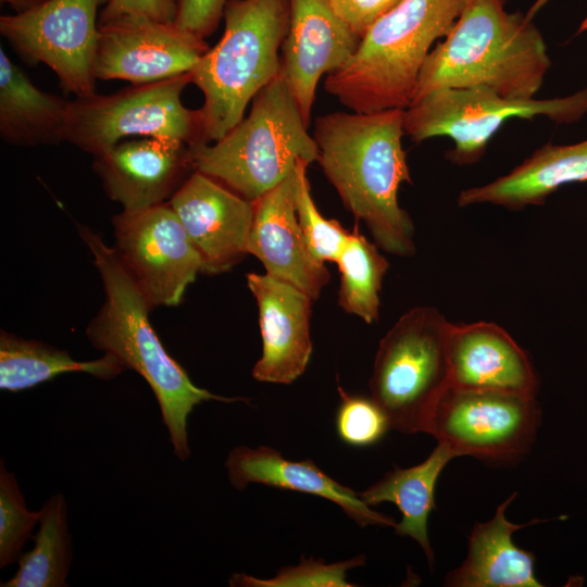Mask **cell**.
Here are the masks:
<instances>
[{
    "mask_svg": "<svg viewBox=\"0 0 587 587\" xmlns=\"http://www.w3.org/2000/svg\"><path fill=\"white\" fill-rule=\"evenodd\" d=\"M404 110L333 112L316 117L317 163L344 207L362 221L374 242L399 257L415 253L414 225L398 202L411 182L402 147Z\"/></svg>",
    "mask_w": 587,
    "mask_h": 587,
    "instance_id": "obj_1",
    "label": "cell"
},
{
    "mask_svg": "<svg viewBox=\"0 0 587 587\" xmlns=\"http://www.w3.org/2000/svg\"><path fill=\"white\" fill-rule=\"evenodd\" d=\"M78 233L93 255L105 295L86 335L96 349L114 355L124 369L134 370L149 384L174 453L180 461H186L190 457L187 421L193 408L203 401L229 403L246 399L218 396L196 386L165 351L149 322L151 310L116 249L109 247L100 234L85 225H78Z\"/></svg>",
    "mask_w": 587,
    "mask_h": 587,
    "instance_id": "obj_2",
    "label": "cell"
},
{
    "mask_svg": "<svg viewBox=\"0 0 587 587\" xmlns=\"http://www.w3.org/2000/svg\"><path fill=\"white\" fill-rule=\"evenodd\" d=\"M508 0H467L449 33L427 55L411 103L441 88L483 86L513 99H532L551 65L546 42Z\"/></svg>",
    "mask_w": 587,
    "mask_h": 587,
    "instance_id": "obj_3",
    "label": "cell"
},
{
    "mask_svg": "<svg viewBox=\"0 0 587 587\" xmlns=\"http://www.w3.org/2000/svg\"><path fill=\"white\" fill-rule=\"evenodd\" d=\"M467 0H401L362 37L324 88L354 112L405 110L423 64L454 25Z\"/></svg>",
    "mask_w": 587,
    "mask_h": 587,
    "instance_id": "obj_4",
    "label": "cell"
},
{
    "mask_svg": "<svg viewBox=\"0 0 587 587\" xmlns=\"http://www.w3.org/2000/svg\"><path fill=\"white\" fill-rule=\"evenodd\" d=\"M223 17L222 38L190 71L204 98L200 111L205 143L233 129L249 102L278 76L290 0H228Z\"/></svg>",
    "mask_w": 587,
    "mask_h": 587,
    "instance_id": "obj_5",
    "label": "cell"
},
{
    "mask_svg": "<svg viewBox=\"0 0 587 587\" xmlns=\"http://www.w3.org/2000/svg\"><path fill=\"white\" fill-rule=\"evenodd\" d=\"M278 74L252 99L250 112L213 145L189 146L195 171L255 201L289 176L298 161H317L313 136Z\"/></svg>",
    "mask_w": 587,
    "mask_h": 587,
    "instance_id": "obj_6",
    "label": "cell"
},
{
    "mask_svg": "<svg viewBox=\"0 0 587 587\" xmlns=\"http://www.w3.org/2000/svg\"><path fill=\"white\" fill-rule=\"evenodd\" d=\"M450 326L436 308L415 307L379 340L369 387L390 428L402 434L424 433L435 405L450 386Z\"/></svg>",
    "mask_w": 587,
    "mask_h": 587,
    "instance_id": "obj_7",
    "label": "cell"
},
{
    "mask_svg": "<svg viewBox=\"0 0 587 587\" xmlns=\"http://www.w3.org/2000/svg\"><path fill=\"white\" fill-rule=\"evenodd\" d=\"M587 113V86L562 98L513 99L483 87L436 89L404 110V132L414 141L449 137V159L458 164L476 161L490 138L511 118L545 116L571 124Z\"/></svg>",
    "mask_w": 587,
    "mask_h": 587,
    "instance_id": "obj_8",
    "label": "cell"
},
{
    "mask_svg": "<svg viewBox=\"0 0 587 587\" xmlns=\"http://www.w3.org/2000/svg\"><path fill=\"white\" fill-rule=\"evenodd\" d=\"M192 83L191 73L166 79L132 84L114 93L71 101L65 141L101 154L130 136L171 137L189 146L203 142L200 109L190 110L182 93Z\"/></svg>",
    "mask_w": 587,
    "mask_h": 587,
    "instance_id": "obj_9",
    "label": "cell"
},
{
    "mask_svg": "<svg viewBox=\"0 0 587 587\" xmlns=\"http://www.w3.org/2000/svg\"><path fill=\"white\" fill-rule=\"evenodd\" d=\"M540 421L536 397L449 386L424 433L446 444L457 457L512 465L529 452Z\"/></svg>",
    "mask_w": 587,
    "mask_h": 587,
    "instance_id": "obj_10",
    "label": "cell"
},
{
    "mask_svg": "<svg viewBox=\"0 0 587 587\" xmlns=\"http://www.w3.org/2000/svg\"><path fill=\"white\" fill-rule=\"evenodd\" d=\"M109 0H47L0 17V34L29 63L41 62L75 98L96 93L98 10Z\"/></svg>",
    "mask_w": 587,
    "mask_h": 587,
    "instance_id": "obj_11",
    "label": "cell"
},
{
    "mask_svg": "<svg viewBox=\"0 0 587 587\" xmlns=\"http://www.w3.org/2000/svg\"><path fill=\"white\" fill-rule=\"evenodd\" d=\"M115 249L150 310L180 303L202 262L168 203L112 218Z\"/></svg>",
    "mask_w": 587,
    "mask_h": 587,
    "instance_id": "obj_12",
    "label": "cell"
},
{
    "mask_svg": "<svg viewBox=\"0 0 587 587\" xmlns=\"http://www.w3.org/2000/svg\"><path fill=\"white\" fill-rule=\"evenodd\" d=\"M209 49L175 22L127 15L99 25L95 73L103 80L158 82L190 72Z\"/></svg>",
    "mask_w": 587,
    "mask_h": 587,
    "instance_id": "obj_13",
    "label": "cell"
},
{
    "mask_svg": "<svg viewBox=\"0 0 587 587\" xmlns=\"http://www.w3.org/2000/svg\"><path fill=\"white\" fill-rule=\"evenodd\" d=\"M167 203L198 251L203 273L229 271L248 254L253 201L193 171Z\"/></svg>",
    "mask_w": 587,
    "mask_h": 587,
    "instance_id": "obj_14",
    "label": "cell"
},
{
    "mask_svg": "<svg viewBox=\"0 0 587 587\" xmlns=\"http://www.w3.org/2000/svg\"><path fill=\"white\" fill-rule=\"evenodd\" d=\"M107 196L124 210L167 203L195 171L189 145L171 137L121 141L93 157Z\"/></svg>",
    "mask_w": 587,
    "mask_h": 587,
    "instance_id": "obj_15",
    "label": "cell"
},
{
    "mask_svg": "<svg viewBox=\"0 0 587 587\" xmlns=\"http://www.w3.org/2000/svg\"><path fill=\"white\" fill-rule=\"evenodd\" d=\"M361 38L324 0H290V24L282 46L280 76L294 96L307 126L316 86L324 74L342 67Z\"/></svg>",
    "mask_w": 587,
    "mask_h": 587,
    "instance_id": "obj_16",
    "label": "cell"
},
{
    "mask_svg": "<svg viewBox=\"0 0 587 587\" xmlns=\"http://www.w3.org/2000/svg\"><path fill=\"white\" fill-rule=\"evenodd\" d=\"M246 278L258 305L262 337V355L252 376L262 383L291 384L303 374L311 359L314 300L266 273H248Z\"/></svg>",
    "mask_w": 587,
    "mask_h": 587,
    "instance_id": "obj_17",
    "label": "cell"
},
{
    "mask_svg": "<svg viewBox=\"0 0 587 587\" xmlns=\"http://www.w3.org/2000/svg\"><path fill=\"white\" fill-rule=\"evenodd\" d=\"M296 170L279 185L253 201L248 254L265 273L285 280L316 300L329 282L325 263L310 252L296 213Z\"/></svg>",
    "mask_w": 587,
    "mask_h": 587,
    "instance_id": "obj_18",
    "label": "cell"
},
{
    "mask_svg": "<svg viewBox=\"0 0 587 587\" xmlns=\"http://www.w3.org/2000/svg\"><path fill=\"white\" fill-rule=\"evenodd\" d=\"M450 386L536 397L539 379L527 353L492 322L451 323Z\"/></svg>",
    "mask_w": 587,
    "mask_h": 587,
    "instance_id": "obj_19",
    "label": "cell"
},
{
    "mask_svg": "<svg viewBox=\"0 0 587 587\" xmlns=\"http://www.w3.org/2000/svg\"><path fill=\"white\" fill-rule=\"evenodd\" d=\"M230 485L243 490L257 483L324 498L336 504L359 526H396V521L373 510L360 495L324 473L312 460L291 461L279 451L260 446L255 449L237 446L225 462Z\"/></svg>",
    "mask_w": 587,
    "mask_h": 587,
    "instance_id": "obj_20",
    "label": "cell"
},
{
    "mask_svg": "<svg viewBox=\"0 0 587 587\" xmlns=\"http://www.w3.org/2000/svg\"><path fill=\"white\" fill-rule=\"evenodd\" d=\"M587 182V139L572 145L547 143L510 173L464 189L460 207L491 203L510 210L540 205L560 187Z\"/></svg>",
    "mask_w": 587,
    "mask_h": 587,
    "instance_id": "obj_21",
    "label": "cell"
},
{
    "mask_svg": "<svg viewBox=\"0 0 587 587\" xmlns=\"http://www.w3.org/2000/svg\"><path fill=\"white\" fill-rule=\"evenodd\" d=\"M513 492L499 504L487 522L476 523L469 536L467 555L450 572L445 585L451 587H541L535 575V555L513 542V534L539 522L514 524L505 516Z\"/></svg>",
    "mask_w": 587,
    "mask_h": 587,
    "instance_id": "obj_22",
    "label": "cell"
},
{
    "mask_svg": "<svg viewBox=\"0 0 587 587\" xmlns=\"http://www.w3.org/2000/svg\"><path fill=\"white\" fill-rule=\"evenodd\" d=\"M71 101L36 87L0 49V136L13 146L65 141Z\"/></svg>",
    "mask_w": 587,
    "mask_h": 587,
    "instance_id": "obj_23",
    "label": "cell"
},
{
    "mask_svg": "<svg viewBox=\"0 0 587 587\" xmlns=\"http://www.w3.org/2000/svg\"><path fill=\"white\" fill-rule=\"evenodd\" d=\"M457 458L444 442H437L430 454L420 464L388 471L379 480L360 495L370 507L383 502L396 504L402 519L396 524L395 533L411 537L423 549L430 567L434 552L429 542L427 522L435 509V488L438 477L449 461Z\"/></svg>",
    "mask_w": 587,
    "mask_h": 587,
    "instance_id": "obj_24",
    "label": "cell"
},
{
    "mask_svg": "<svg viewBox=\"0 0 587 587\" xmlns=\"http://www.w3.org/2000/svg\"><path fill=\"white\" fill-rule=\"evenodd\" d=\"M117 358L104 353L92 361H76L67 351L35 339L0 333V388L12 392L32 388L72 372L112 379L124 371Z\"/></svg>",
    "mask_w": 587,
    "mask_h": 587,
    "instance_id": "obj_25",
    "label": "cell"
},
{
    "mask_svg": "<svg viewBox=\"0 0 587 587\" xmlns=\"http://www.w3.org/2000/svg\"><path fill=\"white\" fill-rule=\"evenodd\" d=\"M34 548L21 554L15 575L2 587H64L71 566L72 539L65 498L51 496L40 509Z\"/></svg>",
    "mask_w": 587,
    "mask_h": 587,
    "instance_id": "obj_26",
    "label": "cell"
},
{
    "mask_svg": "<svg viewBox=\"0 0 587 587\" xmlns=\"http://www.w3.org/2000/svg\"><path fill=\"white\" fill-rule=\"evenodd\" d=\"M340 273L338 304L367 324L379 317L380 290L389 262L358 228L336 261Z\"/></svg>",
    "mask_w": 587,
    "mask_h": 587,
    "instance_id": "obj_27",
    "label": "cell"
},
{
    "mask_svg": "<svg viewBox=\"0 0 587 587\" xmlns=\"http://www.w3.org/2000/svg\"><path fill=\"white\" fill-rule=\"evenodd\" d=\"M310 163L296 164V213L311 254L320 262H335L347 245L351 232L319 211L312 193L307 170Z\"/></svg>",
    "mask_w": 587,
    "mask_h": 587,
    "instance_id": "obj_28",
    "label": "cell"
},
{
    "mask_svg": "<svg viewBox=\"0 0 587 587\" xmlns=\"http://www.w3.org/2000/svg\"><path fill=\"white\" fill-rule=\"evenodd\" d=\"M364 555L345 561L325 563L323 559H307L302 555L299 564L282 567L274 577L262 579L245 573H234L230 586L240 587H352L347 580V572L364 564Z\"/></svg>",
    "mask_w": 587,
    "mask_h": 587,
    "instance_id": "obj_29",
    "label": "cell"
},
{
    "mask_svg": "<svg viewBox=\"0 0 587 587\" xmlns=\"http://www.w3.org/2000/svg\"><path fill=\"white\" fill-rule=\"evenodd\" d=\"M40 511L26 508L15 475L0 462V567L17 562L25 541L39 523Z\"/></svg>",
    "mask_w": 587,
    "mask_h": 587,
    "instance_id": "obj_30",
    "label": "cell"
},
{
    "mask_svg": "<svg viewBox=\"0 0 587 587\" xmlns=\"http://www.w3.org/2000/svg\"><path fill=\"white\" fill-rule=\"evenodd\" d=\"M340 403L336 412V432L339 438L353 447L378 442L390 428L388 419L370 397L349 395L338 386Z\"/></svg>",
    "mask_w": 587,
    "mask_h": 587,
    "instance_id": "obj_31",
    "label": "cell"
},
{
    "mask_svg": "<svg viewBox=\"0 0 587 587\" xmlns=\"http://www.w3.org/2000/svg\"><path fill=\"white\" fill-rule=\"evenodd\" d=\"M401 0H326L333 13L359 38Z\"/></svg>",
    "mask_w": 587,
    "mask_h": 587,
    "instance_id": "obj_32",
    "label": "cell"
},
{
    "mask_svg": "<svg viewBox=\"0 0 587 587\" xmlns=\"http://www.w3.org/2000/svg\"><path fill=\"white\" fill-rule=\"evenodd\" d=\"M228 0H177L175 23L205 39L214 33L224 16Z\"/></svg>",
    "mask_w": 587,
    "mask_h": 587,
    "instance_id": "obj_33",
    "label": "cell"
},
{
    "mask_svg": "<svg viewBox=\"0 0 587 587\" xmlns=\"http://www.w3.org/2000/svg\"><path fill=\"white\" fill-rule=\"evenodd\" d=\"M177 0H109L99 14V25L127 15H142L161 22H174Z\"/></svg>",
    "mask_w": 587,
    "mask_h": 587,
    "instance_id": "obj_34",
    "label": "cell"
},
{
    "mask_svg": "<svg viewBox=\"0 0 587 587\" xmlns=\"http://www.w3.org/2000/svg\"><path fill=\"white\" fill-rule=\"evenodd\" d=\"M2 3H8L15 13H23L29 10H33L47 0H0Z\"/></svg>",
    "mask_w": 587,
    "mask_h": 587,
    "instance_id": "obj_35",
    "label": "cell"
},
{
    "mask_svg": "<svg viewBox=\"0 0 587 587\" xmlns=\"http://www.w3.org/2000/svg\"><path fill=\"white\" fill-rule=\"evenodd\" d=\"M324 1H326V0H324Z\"/></svg>",
    "mask_w": 587,
    "mask_h": 587,
    "instance_id": "obj_36",
    "label": "cell"
}]
</instances>
